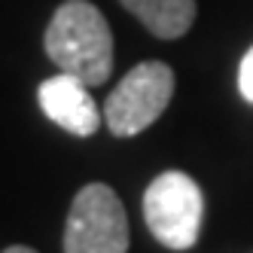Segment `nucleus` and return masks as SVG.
<instances>
[{"mask_svg": "<svg viewBox=\"0 0 253 253\" xmlns=\"http://www.w3.org/2000/svg\"><path fill=\"white\" fill-rule=\"evenodd\" d=\"M46 55L61 74L83 80L88 88L113 74V34L104 12L88 0H67L46 28Z\"/></svg>", "mask_w": 253, "mask_h": 253, "instance_id": "obj_1", "label": "nucleus"}, {"mask_svg": "<svg viewBox=\"0 0 253 253\" xmlns=\"http://www.w3.org/2000/svg\"><path fill=\"white\" fill-rule=\"evenodd\" d=\"M64 253H128V216L107 183L77 192L64 223Z\"/></svg>", "mask_w": 253, "mask_h": 253, "instance_id": "obj_4", "label": "nucleus"}, {"mask_svg": "<svg viewBox=\"0 0 253 253\" xmlns=\"http://www.w3.org/2000/svg\"><path fill=\"white\" fill-rule=\"evenodd\" d=\"M205 195L183 171L159 174L143 192V220L153 238L168 250H189L198 241Z\"/></svg>", "mask_w": 253, "mask_h": 253, "instance_id": "obj_2", "label": "nucleus"}, {"mask_svg": "<svg viewBox=\"0 0 253 253\" xmlns=\"http://www.w3.org/2000/svg\"><path fill=\"white\" fill-rule=\"evenodd\" d=\"M159 40H177L195 22V0H119Z\"/></svg>", "mask_w": 253, "mask_h": 253, "instance_id": "obj_6", "label": "nucleus"}, {"mask_svg": "<svg viewBox=\"0 0 253 253\" xmlns=\"http://www.w3.org/2000/svg\"><path fill=\"white\" fill-rule=\"evenodd\" d=\"M3 253H37L34 247H25V244H12V247H6Z\"/></svg>", "mask_w": 253, "mask_h": 253, "instance_id": "obj_8", "label": "nucleus"}, {"mask_svg": "<svg viewBox=\"0 0 253 253\" xmlns=\"http://www.w3.org/2000/svg\"><path fill=\"white\" fill-rule=\"evenodd\" d=\"M37 98H40L43 113L74 137H92L98 131L101 113H98V104L83 80L70 77V74L49 77L40 83Z\"/></svg>", "mask_w": 253, "mask_h": 253, "instance_id": "obj_5", "label": "nucleus"}, {"mask_svg": "<svg viewBox=\"0 0 253 253\" xmlns=\"http://www.w3.org/2000/svg\"><path fill=\"white\" fill-rule=\"evenodd\" d=\"M174 95V70L165 61H143L119 80L104 104V122L113 137H134L165 113Z\"/></svg>", "mask_w": 253, "mask_h": 253, "instance_id": "obj_3", "label": "nucleus"}, {"mask_svg": "<svg viewBox=\"0 0 253 253\" xmlns=\"http://www.w3.org/2000/svg\"><path fill=\"white\" fill-rule=\"evenodd\" d=\"M238 88H241L244 101L253 104V46L244 52V58L238 64Z\"/></svg>", "mask_w": 253, "mask_h": 253, "instance_id": "obj_7", "label": "nucleus"}]
</instances>
